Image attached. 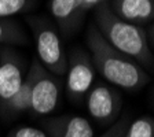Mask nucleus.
<instances>
[{
    "instance_id": "1",
    "label": "nucleus",
    "mask_w": 154,
    "mask_h": 137,
    "mask_svg": "<svg viewBox=\"0 0 154 137\" xmlns=\"http://www.w3.org/2000/svg\"><path fill=\"white\" fill-rule=\"evenodd\" d=\"M85 41L95 70L106 81L125 91H138L149 82L147 73L140 64L109 44L95 25L90 26Z\"/></svg>"
},
{
    "instance_id": "2",
    "label": "nucleus",
    "mask_w": 154,
    "mask_h": 137,
    "mask_svg": "<svg viewBox=\"0 0 154 137\" xmlns=\"http://www.w3.org/2000/svg\"><path fill=\"white\" fill-rule=\"evenodd\" d=\"M100 34L109 44L124 55L134 59L138 64L153 67L154 55L151 54L147 34L138 25L125 22L113 13L107 1L95 8V23Z\"/></svg>"
},
{
    "instance_id": "3",
    "label": "nucleus",
    "mask_w": 154,
    "mask_h": 137,
    "mask_svg": "<svg viewBox=\"0 0 154 137\" xmlns=\"http://www.w3.org/2000/svg\"><path fill=\"white\" fill-rule=\"evenodd\" d=\"M25 77L30 85L29 110L38 117L51 114L57 109L61 95V88L55 77L37 61L30 64Z\"/></svg>"
},
{
    "instance_id": "4",
    "label": "nucleus",
    "mask_w": 154,
    "mask_h": 137,
    "mask_svg": "<svg viewBox=\"0 0 154 137\" xmlns=\"http://www.w3.org/2000/svg\"><path fill=\"white\" fill-rule=\"evenodd\" d=\"M36 40V51L40 63L51 74L63 76L67 70V56L58 32L50 23L36 19L30 21Z\"/></svg>"
},
{
    "instance_id": "5",
    "label": "nucleus",
    "mask_w": 154,
    "mask_h": 137,
    "mask_svg": "<svg viewBox=\"0 0 154 137\" xmlns=\"http://www.w3.org/2000/svg\"><path fill=\"white\" fill-rule=\"evenodd\" d=\"M67 95L74 100H80L91 89L95 78V67L91 58L81 49H76L67 59Z\"/></svg>"
},
{
    "instance_id": "6",
    "label": "nucleus",
    "mask_w": 154,
    "mask_h": 137,
    "mask_svg": "<svg viewBox=\"0 0 154 137\" xmlns=\"http://www.w3.org/2000/svg\"><path fill=\"white\" fill-rule=\"evenodd\" d=\"M87 110L96 122L109 124L117 118L121 110V97L119 92L103 82L91 86L85 97Z\"/></svg>"
},
{
    "instance_id": "7",
    "label": "nucleus",
    "mask_w": 154,
    "mask_h": 137,
    "mask_svg": "<svg viewBox=\"0 0 154 137\" xmlns=\"http://www.w3.org/2000/svg\"><path fill=\"white\" fill-rule=\"evenodd\" d=\"M25 63L14 52L0 55V107L13 99L25 80Z\"/></svg>"
},
{
    "instance_id": "8",
    "label": "nucleus",
    "mask_w": 154,
    "mask_h": 137,
    "mask_svg": "<svg viewBox=\"0 0 154 137\" xmlns=\"http://www.w3.org/2000/svg\"><path fill=\"white\" fill-rule=\"evenodd\" d=\"M48 137H94L92 125L80 115H59L43 122Z\"/></svg>"
},
{
    "instance_id": "9",
    "label": "nucleus",
    "mask_w": 154,
    "mask_h": 137,
    "mask_svg": "<svg viewBox=\"0 0 154 137\" xmlns=\"http://www.w3.org/2000/svg\"><path fill=\"white\" fill-rule=\"evenodd\" d=\"M113 13L125 22L143 25L154 19V0H113Z\"/></svg>"
},
{
    "instance_id": "10",
    "label": "nucleus",
    "mask_w": 154,
    "mask_h": 137,
    "mask_svg": "<svg viewBox=\"0 0 154 137\" xmlns=\"http://www.w3.org/2000/svg\"><path fill=\"white\" fill-rule=\"evenodd\" d=\"M51 14L63 33H70L81 18L77 0H51Z\"/></svg>"
},
{
    "instance_id": "11",
    "label": "nucleus",
    "mask_w": 154,
    "mask_h": 137,
    "mask_svg": "<svg viewBox=\"0 0 154 137\" xmlns=\"http://www.w3.org/2000/svg\"><path fill=\"white\" fill-rule=\"evenodd\" d=\"M29 107H30V85H29L28 78L25 77L23 84L21 85L18 92L13 96V99L3 107V111L4 114L17 115L23 111H28Z\"/></svg>"
},
{
    "instance_id": "12",
    "label": "nucleus",
    "mask_w": 154,
    "mask_h": 137,
    "mask_svg": "<svg viewBox=\"0 0 154 137\" xmlns=\"http://www.w3.org/2000/svg\"><path fill=\"white\" fill-rule=\"evenodd\" d=\"M26 40L18 23L10 18H0V44H25Z\"/></svg>"
},
{
    "instance_id": "13",
    "label": "nucleus",
    "mask_w": 154,
    "mask_h": 137,
    "mask_svg": "<svg viewBox=\"0 0 154 137\" xmlns=\"http://www.w3.org/2000/svg\"><path fill=\"white\" fill-rule=\"evenodd\" d=\"M124 137H154V119L151 117H140L129 122Z\"/></svg>"
},
{
    "instance_id": "14",
    "label": "nucleus",
    "mask_w": 154,
    "mask_h": 137,
    "mask_svg": "<svg viewBox=\"0 0 154 137\" xmlns=\"http://www.w3.org/2000/svg\"><path fill=\"white\" fill-rule=\"evenodd\" d=\"M33 6V0H0V18L23 13Z\"/></svg>"
},
{
    "instance_id": "15",
    "label": "nucleus",
    "mask_w": 154,
    "mask_h": 137,
    "mask_svg": "<svg viewBox=\"0 0 154 137\" xmlns=\"http://www.w3.org/2000/svg\"><path fill=\"white\" fill-rule=\"evenodd\" d=\"M4 137H48L44 130L35 126H18L8 132Z\"/></svg>"
},
{
    "instance_id": "16",
    "label": "nucleus",
    "mask_w": 154,
    "mask_h": 137,
    "mask_svg": "<svg viewBox=\"0 0 154 137\" xmlns=\"http://www.w3.org/2000/svg\"><path fill=\"white\" fill-rule=\"evenodd\" d=\"M128 125H129L128 117H122L116 124H113L112 128L106 132V133H103L100 137H124L125 132L128 129Z\"/></svg>"
},
{
    "instance_id": "17",
    "label": "nucleus",
    "mask_w": 154,
    "mask_h": 137,
    "mask_svg": "<svg viewBox=\"0 0 154 137\" xmlns=\"http://www.w3.org/2000/svg\"><path fill=\"white\" fill-rule=\"evenodd\" d=\"M77 1H79V7H80L81 14H84L92 8H96L105 0H77Z\"/></svg>"
},
{
    "instance_id": "18",
    "label": "nucleus",
    "mask_w": 154,
    "mask_h": 137,
    "mask_svg": "<svg viewBox=\"0 0 154 137\" xmlns=\"http://www.w3.org/2000/svg\"><path fill=\"white\" fill-rule=\"evenodd\" d=\"M149 36H150V40H151V43H154V25L151 26V29H150V33H149Z\"/></svg>"
}]
</instances>
